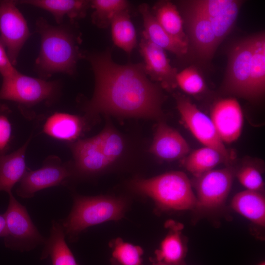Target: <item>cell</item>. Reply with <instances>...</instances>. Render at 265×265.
I'll return each instance as SVG.
<instances>
[{"label":"cell","mask_w":265,"mask_h":265,"mask_svg":"<svg viewBox=\"0 0 265 265\" xmlns=\"http://www.w3.org/2000/svg\"><path fill=\"white\" fill-rule=\"evenodd\" d=\"M73 173V169L63 163L57 157H49L40 168L27 170L19 182L16 193L23 198H31L43 189L65 185Z\"/></svg>","instance_id":"10"},{"label":"cell","mask_w":265,"mask_h":265,"mask_svg":"<svg viewBox=\"0 0 265 265\" xmlns=\"http://www.w3.org/2000/svg\"><path fill=\"white\" fill-rule=\"evenodd\" d=\"M74 159L73 172L87 176L100 172L111 163L106 157L96 136L78 140L71 146Z\"/></svg>","instance_id":"16"},{"label":"cell","mask_w":265,"mask_h":265,"mask_svg":"<svg viewBox=\"0 0 265 265\" xmlns=\"http://www.w3.org/2000/svg\"><path fill=\"white\" fill-rule=\"evenodd\" d=\"M139 47L146 74L153 80L159 82L167 90L175 88L177 86V70L171 65L164 50L143 36Z\"/></svg>","instance_id":"13"},{"label":"cell","mask_w":265,"mask_h":265,"mask_svg":"<svg viewBox=\"0 0 265 265\" xmlns=\"http://www.w3.org/2000/svg\"><path fill=\"white\" fill-rule=\"evenodd\" d=\"M253 45L252 36L232 46L222 87L224 93L247 98Z\"/></svg>","instance_id":"8"},{"label":"cell","mask_w":265,"mask_h":265,"mask_svg":"<svg viewBox=\"0 0 265 265\" xmlns=\"http://www.w3.org/2000/svg\"><path fill=\"white\" fill-rule=\"evenodd\" d=\"M95 77V89L85 110L89 116L106 113L160 120L162 93L149 80L141 64L120 65L109 52L87 56Z\"/></svg>","instance_id":"1"},{"label":"cell","mask_w":265,"mask_h":265,"mask_svg":"<svg viewBox=\"0 0 265 265\" xmlns=\"http://www.w3.org/2000/svg\"><path fill=\"white\" fill-rule=\"evenodd\" d=\"M14 0L0 1V40L15 65L30 35L27 22Z\"/></svg>","instance_id":"11"},{"label":"cell","mask_w":265,"mask_h":265,"mask_svg":"<svg viewBox=\"0 0 265 265\" xmlns=\"http://www.w3.org/2000/svg\"><path fill=\"white\" fill-rule=\"evenodd\" d=\"M236 171L232 167L212 169L194 177L197 208L213 210L223 205L231 190Z\"/></svg>","instance_id":"9"},{"label":"cell","mask_w":265,"mask_h":265,"mask_svg":"<svg viewBox=\"0 0 265 265\" xmlns=\"http://www.w3.org/2000/svg\"><path fill=\"white\" fill-rule=\"evenodd\" d=\"M18 2L48 11L59 25L66 17L72 21L84 17L90 5V1L83 0H24Z\"/></svg>","instance_id":"21"},{"label":"cell","mask_w":265,"mask_h":265,"mask_svg":"<svg viewBox=\"0 0 265 265\" xmlns=\"http://www.w3.org/2000/svg\"><path fill=\"white\" fill-rule=\"evenodd\" d=\"M6 112L0 109V154H5L12 137V126Z\"/></svg>","instance_id":"34"},{"label":"cell","mask_w":265,"mask_h":265,"mask_svg":"<svg viewBox=\"0 0 265 265\" xmlns=\"http://www.w3.org/2000/svg\"><path fill=\"white\" fill-rule=\"evenodd\" d=\"M132 186L162 210L186 211L197 208L192 185L183 172L171 171L149 179H137Z\"/></svg>","instance_id":"3"},{"label":"cell","mask_w":265,"mask_h":265,"mask_svg":"<svg viewBox=\"0 0 265 265\" xmlns=\"http://www.w3.org/2000/svg\"><path fill=\"white\" fill-rule=\"evenodd\" d=\"M190 151V147L183 136L163 122L159 124L150 152L158 158L166 161L182 159Z\"/></svg>","instance_id":"17"},{"label":"cell","mask_w":265,"mask_h":265,"mask_svg":"<svg viewBox=\"0 0 265 265\" xmlns=\"http://www.w3.org/2000/svg\"><path fill=\"white\" fill-rule=\"evenodd\" d=\"M177 85L186 93L196 95L204 92L206 85L205 80L195 68L188 67L176 76Z\"/></svg>","instance_id":"32"},{"label":"cell","mask_w":265,"mask_h":265,"mask_svg":"<svg viewBox=\"0 0 265 265\" xmlns=\"http://www.w3.org/2000/svg\"><path fill=\"white\" fill-rule=\"evenodd\" d=\"M189 2L209 21L218 44L232 29L242 3L241 1L235 0H197Z\"/></svg>","instance_id":"12"},{"label":"cell","mask_w":265,"mask_h":265,"mask_svg":"<svg viewBox=\"0 0 265 265\" xmlns=\"http://www.w3.org/2000/svg\"><path fill=\"white\" fill-rule=\"evenodd\" d=\"M0 100L15 102L21 106H32L56 98L60 90L57 81H48L24 75L17 70L2 77Z\"/></svg>","instance_id":"5"},{"label":"cell","mask_w":265,"mask_h":265,"mask_svg":"<svg viewBox=\"0 0 265 265\" xmlns=\"http://www.w3.org/2000/svg\"><path fill=\"white\" fill-rule=\"evenodd\" d=\"M231 208L254 224L265 226V198L259 191L245 190L237 193L231 203Z\"/></svg>","instance_id":"24"},{"label":"cell","mask_w":265,"mask_h":265,"mask_svg":"<svg viewBox=\"0 0 265 265\" xmlns=\"http://www.w3.org/2000/svg\"><path fill=\"white\" fill-rule=\"evenodd\" d=\"M8 195V205L3 213L6 224V234L3 238L5 247L24 252L44 244L46 238L32 222L26 207L17 200L12 193Z\"/></svg>","instance_id":"6"},{"label":"cell","mask_w":265,"mask_h":265,"mask_svg":"<svg viewBox=\"0 0 265 265\" xmlns=\"http://www.w3.org/2000/svg\"><path fill=\"white\" fill-rule=\"evenodd\" d=\"M155 19L170 36L188 45V39L183 30V21L175 5L168 1L158 2L155 6Z\"/></svg>","instance_id":"26"},{"label":"cell","mask_w":265,"mask_h":265,"mask_svg":"<svg viewBox=\"0 0 265 265\" xmlns=\"http://www.w3.org/2000/svg\"><path fill=\"white\" fill-rule=\"evenodd\" d=\"M83 127V120L79 116L56 112L47 119L43 131L45 134L53 138L73 141L80 136Z\"/></svg>","instance_id":"20"},{"label":"cell","mask_w":265,"mask_h":265,"mask_svg":"<svg viewBox=\"0 0 265 265\" xmlns=\"http://www.w3.org/2000/svg\"><path fill=\"white\" fill-rule=\"evenodd\" d=\"M126 208L120 199L104 196L76 195L68 216L59 221L71 240L86 229L104 222L120 219Z\"/></svg>","instance_id":"4"},{"label":"cell","mask_w":265,"mask_h":265,"mask_svg":"<svg viewBox=\"0 0 265 265\" xmlns=\"http://www.w3.org/2000/svg\"><path fill=\"white\" fill-rule=\"evenodd\" d=\"M90 6L94 10L93 22L103 26L110 23L116 14L128 10L129 3L124 0H93L90 1Z\"/></svg>","instance_id":"30"},{"label":"cell","mask_w":265,"mask_h":265,"mask_svg":"<svg viewBox=\"0 0 265 265\" xmlns=\"http://www.w3.org/2000/svg\"><path fill=\"white\" fill-rule=\"evenodd\" d=\"M177 107L181 118L195 138L205 146L220 152L228 163L234 155L224 145L210 117L202 112L190 100L180 94L175 95Z\"/></svg>","instance_id":"7"},{"label":"cell","mask_w":265,"mask_h":265,"mask_svg":"<svg viewBox=\"0 0 265 265\" xmlns=\"http://www.w3.org/2000/svg\"><path fill=\"white\" fill-rule=\"evenodd\" d=\"M257 265H265V263L264 261H262L259 264H258Z\"/></svg>","instance_id":"38"},{"label":"cell","mask_w":265,"mask_h":265,"mask_svg":"<svg viewBox=\"0 0 265 265\" xmlns=\"http://www.w3.org/2000/svg\"><path fill=\"white\" fill-rule=\"evenodd\" d=\"M106 157L112 163L123 154L125 142L120 134L111 126L106 127L96 135Z\"/></svg>","instance_id":"31"},{"label":"cell","mask_w":265,"mask_h":265,"mask_svg":"<svg viewBox=\"0 0 265 265\" xmlns=\"http://www.w3.org/2000/svg\"><path fill=\"white\" fill-rule=\"evenodd\" d=\"M36 29L41 40L35 68L40 77L47 79L58 73L73 75L81 54L78 39L69 26H53L40 18Z\"/></svg>","instance_id":"2"},{"label":"cell","mask_w":265,"mask_h":265,"mask_svg":"<svg viewBox=\"0 0 265 265\" xmlns=\"http://www.w3.org/2000/svg\"><path fill=\"white\" fill-rule=\"evenodd\" d=\"M222 162L228 163L223 155L217 150L204 146L189 153L182 159V164L194 177L213 169Z\"/></svg>","instance_id":"25"},{"label":"cell","mask_w":265,"mask_h":265,"mask_svg":"<svg viewBox=\"0 0 265 265\" xmlns=\"http://www.w3.org/2000/svg\"><path fill=\"white\" fill-rule=\"evenodd\" d=\"M186 3V19L192 44L197 55L204 60L211 59L218 44L212 25L198 9Z\"/></svg>","instance_id":"14"},{"label":"cell","mask_w":265,"mask_h":265,"mask_svg":"<svg viewBox=\"0 0 265 265\" xmlns=\"http://www.w3.org/2000/svg\"><path fill=\"white\" fill-rule=\"evenodd\" d=\"M65 236L60 223L53 220L49 237L44 244L41 259L50 257L52 265H79L65 241Z\"/></svg>","instance_id":"22"},{"label":"cell","mask_w":265,"mask_h":265,"mask_svg":"<svg viewBox=\"0 0 265 265\" xmlns=\"http://www.w3.org/2000/svg\"><path fill=\"white\" fill-rule=\"evenodd\" d=\"M6 234L5 220L3 214H0V237L4 238Z\"/></svg>","instance_id":"36"},{"label":"cell","mask_w":265,"mask_h":265,"mask_svg":"<svg viewBox=\"0 0 265 265\" xmlns=\"http://www.w3.org/2000/svg\"><path fill=\"white\" fill-rule=\"evenodd\" d=\"M30 139L10 154H0V191L11 193L14 186L27 171L25 154Z\"/></svg>","instance_id":"19"},{"label":"cell","mask_w":265,"mask_h":265,"mask_svg":"<svg viewBox=\"0 0 265 265\" xmlns=\"http://www.w3.org/2000/svg\"><path fill=\"white\" fill-rule=\"evenodd\" d=\"M222 141L230 143L239 137L243 126V114L238 101L233 98L222 99L213 106L211 115Z\"/></svg>","instance_id":"15"},{"label":"cell","mask_w":265,"mask_h":265,"mask_svg":"<svg viewBox=\"0 0 265 265\" xmlns=\"http://www.w3.org/2000/svg\"><path fill=\"white\" fill-rule=\"evenodd\" d=\"M152 265H168L165 263L161 262H158L153 260V264Z\"/></svg>","instance_id":"37"},{"label":"cell","mask_w":265,"mask_h":265,"mask_svg":"<svg viewBox=\"0 0 265 265\" xmlns=\"http://www.w3.org/2000/svg\"><path fill=\"white\" fill-rule=\"evenodd\" d=\"M110 24L113 43L126 53H131L136 46L137 38L128 10L116 14Z\"/></svg>","instance_id":"28"},{"label":"cell","mask_w":265,"mask_h":265,"mask_svg":"<svg viewBox=\"0 0 265 265\" xmlns=\"http://www.w3.org/2000/svg\"><path fill=\"white\" fill-rule=\"evenodd\" d=\"M265 89V36L264 33L253 36L248 99L259 98Z\"/></svg>","instance_id":"23"},{"label":"cell","mask_w":265,"mask_h":265,"mask_svg":"<svg viewBox=\"0 0 265 265\" xmlns=\"http://www.w3.org/2000/svg\"><path fill=\"white\" fill-rule=\"evenodd\" d=\"M139 11L144 28L142 36L164 50L177 56H181L187 52L188 45L176 40L167 33L158 23L147 4L140 5Z\"/></svg>","instance_id":"18"},{"label":"cell","mask_w":265,"mask_h":265,"mask_svg":"<svg viewBox=\"0 0 265 265\" xmlns=\"http://www.w3.org/2000/svg\"><path fill=\"white\" fill-rule=\"evenodd\" d=\"M110 246L111 265H143V250L141 247L125 242L120 238L114 240Z\"/></svg>","instance_id":"29"},{"label":"cell","mask_w":265,"mask_h":265,"mask_svg":"<svg viewBox=\"0 0 265 265\" xmlns=\"http://www.w3.org/2000/svg\"><path fill=\"white\" fill-rule=\"evenodd\" d=\"M239 182L247 190L261 192L264 187V180L260 171L255 167L247 165L236 173Z\"/></svg>","instance_id":"33"},{"label":"cell","mask_w":265,"mask_h":265,"mask_svg":"<svg viewBox=\"0 0 265 265\" xmlns=\"http://www.w3.org/2000/svg\"><path fill=\"white\" fill-rule=\"evenodd\" d=\"M186 252L181 233L177 228H172L156 250L154 260L168 265H186L185 260Z\"/></svg>","instance_id":"27"},{"label":"cell","mask_w":265,"mask_h":265,"mask_svg":"<svg viewBox=\"0 0 265 265\" xmlns=\"http://www.w3.org/2000/svg\"><path fill=\"white\" fill-rule=\"evenodd\" d=\"M16 70L7 54L5 47L0 40V74L1 77L10 75Z\"/></svg>","instance_id":"35"}]
</instances>
